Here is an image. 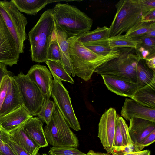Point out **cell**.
Returning <instances> with one entry per match:
<instances>
[{
    "instance_id": "6da1fadb",
    "label": "cell",
    "mask_w": 155,
    "mask_h": 155,
    "mask_svg": "<svg viewBox=\"0 0 155 155\" xmlns=\"http://www.w3.org/2000/svg\"><path fill=\"white\" fill-rule=\"evenodd\" d=\"M69 54L73 71L75 75L85 81L89 80L96 69L106 62L119 55L120 48L105 56L98 55L85 47L76 36L68 38Z\"/></svg>"
},
{
    "instance_id": "7a4b0ae2",
    "label": "cell",
    "mask_w": 155,
    "mask_h": 155,
    "mask_svg": "<svg viewBox=\"0 0 155 155\" xmlns=\"http://www.w3.org/2000/svg\"><path fill=\"white\" fill-rule=\"evenodd\" d=\"M55 23L51 9L45 11L28 33L31 57L33 61L45 62L54 32Z\"/></svg>"
},
{
    "instance_id": "3957f363",
    "label": "cell",
    "mask_w": 155,
    "mask_h": 155,
    "mask_svg": "<svg viewBox=\"0 0 155 155\" xmlns=\"http://www.w3.org/2000/svg\"><path fill=\"white\" fill-rule=\"evenodd\" d=\"M56 25L68 37L89 31L93 20L77 7L58 2L51 9Z\"/></svg>"
},
{
    "instance_id": "277c9868",
    "label": "cell",
    "mask_w": 155,
    "mask_h": 155,
    "mask_svg": "<svg viewBox=\"0 0 155 155\" xmlns=\"http://www.w3.org/2000/svg\"><path fill=\"white\" fill-rule=\"evenodd\" d=\"M143 0H120L115 5L117 11L109 28L110 37L126 33L141 21L150 11Z\"/></svg>"
},
{
    "instance_id": "5b68a950",
    "label": "cell",
    "mask_w": 155,
    "mask_h": 155,
    "mask_svg": "<svg viewBox=\"0 0 155 155\" xmlns=\"http://www.w3.org/2000/svg\"><path fill=\"white\" fill-rule=\"evenodd\" d=\"M119 55L106 62L97 68L94 73L101 75H110L127 78L137 82L136 69L142 59L137 55L135 49L119 48Z\"/></svg>"
},
{
    "instance_id": "8992f818",
    "label": "cell",
    "mask_w": 155,
    "mask_h": 155,
    "mask_svg": "<svg viewBox=\"0 0 155 155\" xmlns=\"http://www.w3.org/2000/svg\"><path fill=\"white\" fill-rule=\"evenodd\" d=\"M44 131L48 143L52 147H77L79 146L78 139L56 106Z\"/></svg>"
},
{
    "instance_id": "52a82bcc",
    "label": "cell",
    "mask_w": 155,
    "mask_h": 155,
    "mask_svg": "<svg viewBox=\"0 0 155 155\" xmlns=\"http://www.w3.org/2000/svg\"><path fill=\"white\" fill-rule=\"evenodd\" d=\"M0 15L20 53H23L27 38V18L13 3L6 0L0 1Z\"/></svg>"
},
{
    "instance_id": "ba28073f",
    "label": "cell",
    "mask_w": 155,
    "mask_h": 155,
    "mask_svg": "<svg viewBox=\"0 0 155 155\" xmlns=\"http://www.w3.org/2000/svg\"><path fill=\"white\" fill-rule=\"evenodd\" d=\"M19 90L22 106L31 115L37 116L47 101L36 84L22 72L13 76Z\"/></svg>"
},
{
    "instance_id": "9c48e42d",
    "label": "cell",
    "mask_w": 155,
    "mask_h": 155,
    "mask_svg": "<svg viewBox=\"0 0 155 155\" xmlns=\"http://www.w3.org/2000/svg\"><path fill=\"white\" fill-rule=\"evenodd\" d=\"M51 90V97L70 127L76 131L81 130L79 121L73 109L69 92L62 81L54 74Z\"/></svg>"
},
{
    "instance_id": "30bf717a",
    "label": "cell",
    "mask_w": 155,
    "mask_h": 155,
    "mask_svg": "<svg viewBox=\"0 0 155 155\" xmlns=\"http://www.w3.org/2000/svg\"><path fill=\"white\" fill-rule=\"evenodd\" d=\"M117 116L116 110L110 108L102 115L98 124V137L104 149L110 154L114 148Z\"/></svg>"
},
{
    "instance_id": "8fae6325",
    "label": "cell",
    "mask_w": 155,
    "mask_h": 155,
    "mask_svg": "<svg viewBox=\"0 0 155 155\" xmlns=\"http://www.w3.org/2000/svg\"><path fill=\"white\" fill-rule=\"evenodd\" d=\"M20 54L0 15V63L10 67L17 64Z\"/></svg>"
},
{
    "instance_id": "7c38bea8",
    "label": "cell",
    "mask_w": 155,
    "mask_h": 155,
    "mask_svg": "<svg viewBox=\"0 0 155 155\" xmlns=\"http://www.w3.org/2000/svg\"><path fill=\"white\" fill-rule=\"evenodd\" d=\"M107 89L117 95L132 97L140 87L136 82L129 79L114 75H101Z\"/></svg>"
},
{
    "instance_id": "4fadbf2b",
    "label": "cell",
    "mask_w": 155,
    "mask_h": 155,
    "mask_svg": "<svg viewBox=\"0 0 155 155\" xmlns=\"http://www.w3.org/2000/svg\"><path fill=\"white\" fill-rule=\"evenodd\" d=\"M26 75L38 86L46 100L50 99L53 79L51 72L46 67L38 64L34 65Z\"/></svg>"
},
{
    "instance_id": "5bb4252c",
    "label": "cell",
    "mask_w": 155,
    "mask_h": 155,
    "mask_svg": "<svg viewBox=\"0 0 155 155\" xmlns=\"http://www.w3.org/2000/svg\"><path fill=\"white\" fill-rule=\"evenodd\" d=\"M121 114L127 121L136 118L155 122V108L144 106L131 98L125 99Z\"/></svg>"
},
{
    "instance_id": "9a60e30c",
    "label": "cell",
    "mask_w": 155,
    "mask_h": 155,
    "mask_svg": "<svg viewBox=\"0 0 155 155\" xmlns=\"http://www.w3.org/2000/svg\"><path fill=\"white\" fill-rule=\"evenodd\" d=\"M129 121V134L133 143L136 146L155 130V122L136 118H132Z\"/></svg>"
},
{
    "instance_id": "2e32d148",
    "label": "cell",
    "mask_w": 155,
    "mask_h": 155,
    "mask_svg": "<svg viewBox=\"0 0 155 155\" xmlns=\"http://www.w3.org/2000/svg\"><path fill=\"white\" fill-rule=\"evenodd\" d=\"M33 117L22 106L16 110L0 117V129L9 133L21 127Z\"/></svg>"
},
{
    "instance_id": "e0dca14e",
    "label": "cell",
    "mask_w": 155,
    "mask_h": 155,
    "mask_svg": "<svg viewBox=\"0 0 155 155\" xmlns=\"http://www.w3.org/2000/svg\"><path fill=\"white\" fill-rule=\"evenodd\" d=\"M21 106L22 104L17 85L12 76H10L7 94L0 111V117Z\"/></svg>"
},
{
    "instance_id": "ac0fdd59",
    "label": "cell",
    "mask_w": 155,
    "mask_h": 155,
    "mask_svg": "<svg viewBox=\"0 0 155 155\" xmlns=\"http://www.w3.org/2000/svg\"><path fill=\"white\" fill-rule=\"evenodd\" d=\"M21 126L28 136L40 148L48 145L43 128L42 122L38 118L32 117Z\"/></svg>"
},
{
    "instance_id": "d6986e66",
    "label": "cell",
    "mask_w": 155,
    "mask_h": 155,
    "mask_svg": "<svg viewBox=\"0 0 155 155\" xmlns=\"http://www.w3.org/2000/svg\"><path fill=\"white\" fill-rule=\"evenodd\" d=\"M6 133L10 138L22 148L29 155H37L40 148L28 136L22 127L9 133Z\"/></svg>"
},
{
    "instance_id": "ffe728a7",
    "label": "cell",
    "mask_w": 155,
    "mask_h": 155,
    "mask_svg": "<svg viewBox=\"0 0 155 155\" xmlns=\"http://www.w3.org/2000/svg\"><path fill=\"white\" fill-rule=\"evenodd\" d=\"M62 0H11L21 13L31 15H35L48 4L59 2Z\"/></svg>"
},
{
    "instance_id": "44dd1931",
    "label": "cell",
    "mask_w": 155,
    "mask_h": 155,
    "mask_svg": "<svg viewBox=\"0 0 155 155\" xmlns=\"http://www.w3.org/2000/svg\"><path fill=\"white\" fill-rule=\"evenodd\" d=\"M130 98L144 106L155 108V79L147 85L139 88Z\"/></svg>"
},
{
    "instance_id": "7402d4cb",
    "label": "cell",
    "mask_w": 155,
    "mask_h": 155,
    "mask_svg": "<svg viewBox=\"0 0 155 155\" xmlns=\"http://www.w3.org/2000/svg\"><path fill=\"white\" fill-rule=\"evenodd\" d=\"M55 32L60 47L62 57L61 62L69 75L71 74L73 77L75 75L71 66L69 54V46L68 41V38L67 35L55 25Z\"/></svg>"
},
{
    "instance_id": "603a6c76",
    "label": "cell",
    "mask_w": 155,
    "mask_h": 155,
    "mask_svg": "<svg viewBox=\"0 0 155 155\" xmlns=\"http://www.w3.org/2000/svg\"><path fill=\"white\" fill-rule=\"evenodd\" d=\"M134 40L137 43L136 54L142 59L155 56V38L143 36Z\"/></svg>"
},
{
    "instance_id": "cb8c5ba5",
    "label": "cell",
    "mask_w": 155,
    "mask_h": 155,
    "mask_svg": "<svg viewBox=\"0 0 155 155\" xmlns=\"http://www.w3.org/2000/svg\"><path fill=\"white\" fill-rule=\"evenodd\" d=\"M131 143L128 127L124 119L117 115L114 147L126 146Z\"/></svg>"
},
{
    "instance_id": "d4e9b609",
    "label": "cell",
    "mask_w": 155,
    "mask_h": 155,
    "mask_svg": "<svg viewBox=\"0 0 155 155\" xmlns=\"http://www.w3.org/2000/svg\"><path fill=\"white\" fill-rule=\"evenodd\" d=\"M78 41L82 44L106 39L110 37V29L106 26L98 27L95 29L77 35Z\"/></svg>"
},
{
    "instance_id": "484cf974",
    "label": "cell",
    "mask_w": 155,
    "mask_h": 155,
    "mask_svg": "<svg viewBox=\"0 0 155 155\" xmlns=\"http://www.w3.org/2000/svg\"><path fill=\"white\" fill-rule=\"evenodd\" d=\"M136 72L137 82L140 87L147 85L155 79V71L147 66L144 60L141 59L138 63Z\"/></svg>"
},
{
    "instance_id": "4316f807",
    "label": "cell",
    "mask_w": 155,
    "mask_h": 155,
    "mask_svg": "<svg viewBox=\"0 0 155 155\" xmlns=\"http://www.w3.org/2000/svg\"><path fill=\"white\" fill-rule=\"evenodd\" d=\"M82 44L96 54L103 56H106L111 54L117 48H111L109 45L107 39Z\"/></svg>"
},
{
    "instance_id": "83f0119b",
    "label": "cell",
    "mask_w": 155,
    "mask_h": 155,
    "mask_svg": "<svg viewBox=\"0 0 155 155\" xmlns=\"http://www.w3.org/2000/svg\"><path fill=\"white\" fill-rule=\"evenodd\" d=\"M45 63L51 73L54 74L59 79L71 84L74 83L73 80L67 72L61 62L47 60Z\"/></svg>"
},
{
    "instance_id": "f1b7e54d",
    "label": "cell",
    "mask_w": 155,
    "mask_h": 155,
    "mask_svg": "<svg viewBox=\"0 0 155 155\" xmlns=\"http://www.w3.org/2000/svg\"><path fill=\"white\" fill-rule=\"evenodd\" d=\"M109 45L112 49L130 48L136 49L137 43L135 40L129 39L125 35H117L107 38Z\"/></svg>"
},
{
    "instance_id": "f546056e",
    "label": "cell",
    "mask_w": 155,
    "mask_h": 155,
    "mask_svg": "<svg viewBox=\"0 0 155 155\" xmlns=\"http://www.w3.org/2000/svg\"><path fill=\"white\" fill-rule=\"evenodd\" d=\"M154 24L155 22L148 23L141 21L130 28L125 35L128 38L134 40L146 34Z\"/></svg>"
},
{
    "instance_id": "4dcf8cb0",
    "label": "cell",
    "mask_w": 155,
    "mask_h": 155,
    "mask_svg": "<svg viewBox=\"0 0 155 155\" xmlns=\"http://www.w3.org/2000/svg\"><path fill=\"white\" fill-rule=\"evenodd\" d=\"M61 60L60 49L54 30L48 49L47 60L61 62Z\"/></svg>"
},
{
    "instance_id": "1f68e13d",
    "label": "cell",
    "mask_w": 155,
    "mask_h": 155,
    "mask_svg": "<svg viewBox=\"0 0 155 155\" xmlns=\"http://www.w3.org/2000/svg\"><path fill=\"white\" fill-rule=\"evenodd\" d=\"M54 102L49 99L43 106L41 110L37 116L46 125L50 122L52 116L53 111L56 106Z\"/></svg>"
},
{
    "instance_id": "d6a6232c",
    "label": "cell",
    "mask_w": 155,
    "mask_h": 155,
    "mask_svg": "<svg viewBox=\"0 0 155 155\" xmlns=\"http://www.w3.org/2000/svg\"><path fill=\"white\" fill-rule=\"evenodd\" d=\"M48 155H85L77 147H52L48 152Z\"/></svg>"
},
{
    "instance_id": "836d02e7",
    "label": "cell",
    "mask_w": 155,
    "mask_h": 155,
    "mask_svg": "<svg viewBox=\"0 0 155 155\" xmlns=\"http://www.w3.org/2000/svg\"><path fill=\"white\" fill-rule=\"evenodd\" d=\"M2 140L6 143L16 155H29L21 147L13 141L5 131L0 129Z\"/></svg>"
},
{
    "instance_id": "e575fe53",
    "label": "cell",
    "mask_w": 155,
    "mask_h": 155,
    "mask_svg": "<svg viewBox=\"0 0 155 155\" xmlns=\"http://www.w3.org/2000/svg\"><path fill=\"white\" fill-rule=\"evenodd\" d=\"M140 151L134 143H131L126 146L114 147L111 154L124 155L129 153Z\"/></svg>"
},
{
    "instance_id": "d590c367",
    "label": "cell",
    "mask_w": 155,
    "mask_h": 155,
    "mask_svg": "<svg viewBox=\"0 0 155 155\" xmlns=\"http://www.w3.org/2000/svg\"><path fill=\"white\" fill-rule=\"evenodd\" d=\"M10 76L9 75L5 76L3 78L0 85V111L7 94Z\"/></svg>"
},
{
    "instance_id": "8d00e7d4",
    "label": "cell",
    "mask_w": 155,
    "mask_h": 155,
    "mask_svg": "<svg viewBox=\"0 0 155 155\" xmlns=\"http://www.w3.org/2000/svg\"><path fill=\"white\" fill-rule=\"evenodd\" d=\"M155 140V130H153L144 138L141 143L136 146L140 151H141L145 147L153 143Z\"/></svg>"
},
{
    "instance_id": "74e56055",
    "label": "cell",
    "mask_w": 155,
    "mask_h": 155,
    "mask_svg": "<svg viewBox=\"0 0 155 155\" xmlns=\"http://www.w3.org/2000/svg\"><path fill=\"white\" fill-rule=\"evenodd\" d=\"M0 153L2 155H16L8 144L0 138Z\"/></svg>"
},
{
    "instance_id": "f35d334b",
    "label": "cell",
    "mask_w": 155,
    "mask_h": 155,
    "mask_svg": "<svg viewBox=\"0 0 155 155\" xmlns=\"http://www.w3.org/2000/svg\"><path fill=\"white\" fill-rule=\"evenodd\" d=\"M155 21V9L151 11L144 15L142 18L141 22L151 23Z\"/></svg>"
},
{
    "instance_id": "ab89813d",
    "label": "cell",
    "mask_w": 155,
    "mask_h": 155,
    "mask_svg": "<svg viewBox=\"0 0 155 155\" xmlns=\"http://www.w3.org/2000/svg\"><path fill=\"white\" fill-rule=\"evenodd\" d=\"M7 65L2 63H0V86L3 78L7 75L12 76V73L8 70Z\"/></svg>"
},
{
    "instance_id": "60d3db41",
    "label": "cell",
    "mask_w": 155,
    "mask_h": 155,
    "mask_svg": "<svg viewBox=\"0 0 155 155\" xmlns=\"http://www.w3.org/2000/svg\"><path fill=\"white\" fill-rule=\"evenodd\" d=\"M145 60L147 66L155 71V56L148 58Z\"/></svg>"
},
{
    "instance_id": "b9f144b4",
    "label": "cell",
    "mask_w": 155,
    "mask_h": 155,
    "mask_svg": "<svg viewBox=\"0 0 155 155\" xmlns=\"http://www.w3.org/2000/svg\"><path fill=\"white\" fill-rule=\"evenodd\" d=\"M143 36L151 38H155V24L154 25L150 30Z\"/></svg>"
},
{
    "instance_id": "7bdbcfd3",
    "label": "cell",
    "mask_w": 155,
    "mask_h": 155,
    "mask_svg": "<svg viewBox=\"0 0 155 155\" xmlns=\"http://www.w3.org/2000/svg\"><path fill=\"white\" fill-rule=\"evenodd\" d=\"M85 155H111L109 153H104L101 152H95L93 150H90Z\"/></svg>"
},
{
    "instance_id": "ee69618b",
    "label": "cell",
    "mask_w": 155,
    "mask_h": 155,
    "mask_svg": "<svg viewBox=\"0 0 155 155\" xmlns=\"http://www.w3.org/2000/svg\"><path fill=\"white\" fill-rule=\"evenodd\" d=\"M147 150H141L140 151L136 152L129 153L124 155H142Z\"/></svg>"
},
{
    "instance_id": "f6af8a7d",
    "label": "cell",
    "mask_w": 155,
    "mask_h": 155,
    "mask_svg": "<svg viewBox=\"0 0 155 155\" xmlns=\"http://www.w3.org/2000/svg\"><path fill=\"white\" fill-rule=\"evenodd\" d=\"M150 151L149 150H147L146 152L142 155H150Z\"/></svg>"
},
{
    "instance_id": "bcb514c9",
    "label": "cell",
    "mask_w": 155,
    "mask_h": 155,
    "mask_svg": "<svg viewBox=\"0 0 155 155\" xmlns=\"http://www.w3.org/2000/svg\"><path fill=\"white\" fill-rule=\"evenodd\" d=\"M48 155V154H47L46 153H43L41 155Z\"/></svg>"
},
{
    "instance_id": "7dc6e473",
    "label": "cell",
    "mask_w": 155,
    "mask_h": 155,
    "mask_svg": "<svg viewBox=\"0 0 155 155\" xmlns=\"http://www.w3.org/2000/svg\"><path fill=\"white\" fill-rule=\"evenodd\" d=\"M0 138H1L2 139V136H1V132L0 130Z\"/></svg>"
},
{
    "instance_id": "c3c4849f",
    "label": "cell",
    "mask_w": 155,
    "mask_h": 155,
    "mask_svg": "<svg viewBox=\"0 0 155 155\" xmlns=\"http://www.w3.org/2000/svg\"><path fill=\"white\" fill-rule=\"evenodd\" d=\"M0 155H2L0 153Z\"/></svg>"
}]
</instances>
